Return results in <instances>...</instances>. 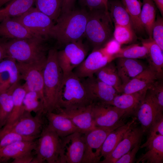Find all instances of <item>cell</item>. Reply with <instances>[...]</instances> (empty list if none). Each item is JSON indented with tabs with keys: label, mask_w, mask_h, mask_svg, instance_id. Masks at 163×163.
<instances>
[{
	"label": "cell",
	"mask_w": 163,
	"mask_h": 163,
	"mask_svg": "<svg viewBox=\"0 0 163 163\" xmlns=\"http://www.w3.org/2000/svg\"><path fill=\"white\" fill-rule=\"evenodd\" d=\"M57 51L55 48L49 49L43 70L46 113L57 110L59 93L63 77L58 62Z\"/></svg>",
	"instance_id": "cell-4"
},
{
	"label": "cell",
	"mask_w": 163,
	"mask_h": 163,
	"mask_svg": "<svg viewBox=\"0 0 163 163\" xmlns=\"http://www.w3.org/2000/svg\"><path fill=\"white\" fill-rule=\"evenodd\" d=\"M158 79L156 72L148 66L128 82L122 85L120 93L130 94L148 89Z\"/></svg>",
	"instance_id": "cell-21"
},
{
	"label": "cell",
	"mask_w": 163,
	"mask_h": 163,
	"mask_svg": "<svg viewBox=\"0 0 163 163\" xmlns=\"http://www.w3.org/2000/svg\"><path fill=\"white\" fill-rule=\"evenodd\" d=\"M113 37L121 45L131 43L137 38L133 30L116 24H114Z\"/></svg>",
	"instance_id": "cell-39"
},
{
	"label": "cell",
	"mask_w": 163,
	"mask_h": 163,
	"mask_svg": "<svg viewBox=\"0 0 163 163\" xmlns=\"http://www.w3.org/2000/svg\"><path fill=\"white\" fill-rule=\"evenodd\" d=\"M63 0H35L36 8L49 17L55 23L60 15Z\"/></svg>",
	"instance_id": "cell-36"
},
{
	"label": "cell",
	"mask_w": 163,
	"mask_h": 163,
	"mask_svg": "<svg viewBox=\"0 0 163 163\" xmlns=\"http://www.w3.org/2000/svg\"><path fill=\"white\" fill-rule=\"evenodd\" d=\"M75 0H63L61 13L70 12L73 8Z\"/></svg>",
	"instance_id": "cell-48"
},
{
	"label": "cell",
	"mask_w": 163,
	"mask_h": 163,
	"mask_svg": "<svg viewBox=\"0 0 163 163\" xmlns=\"http://www.w3.org/2000/svg\"><path fill=\"white\" fill-rule=\"evenodd\" d=\"M149 133H157L163 136V115L162 112L156 115L148 131Z\"/></svg>",
	"instance_id": "cell-44"
},
{
	"label": "cell",
	"mask_w": 163,
	"mask_h": 163,
	"mask_svg": "<svg viewBox=\"0 0 163 163\" xmlns=\"http://www.w3.org/2000/svg\"><path fill=\"white\" fill-rule=\"evenodd\" d=\"M25 110L36 113H45L44 106L40 97L36 92L27 91L23 100Z\"/></svg>",
	"instance_id": "cell-38"
},
{
	"label": "cell",
	"mask_w": 163,
	"mask_h": 163,
	"mask_svg": "<svg viewBox=\"0 0 163 163\" xmlns=\"http://www.w3.org/2000/svg\"><path fill=\"white\" fill-rule=\"evenodd\" d=\"M35 151L36 156L31 163H62L61 139L47 126L43 128L39 137Z\"/></svg>",
	"instance_id": "cell-6"
},
{
	"label": "cell",
	"mask_w": 163,
	"mask_h": 163,
	"mask_svg": "<svg viewBox=\"0 0 163 163\" xmlns=\"http://www.w3.org/2000/svg\"><path fill=\"white\" fill-rule=\"evenodd\" d=\"M142 45L145 46L148 51L147 58L149 67L156 72L159 79H163V51L152 39H144L140 38Z\"/></svg>",
	"instance_id": "cell-27"
},
{
	"label": "cell",
	"mask_w": 163,
	"mask_h": 163,
	"mask_svg": "<svg viewBox=\"0 0 163 163\" xmlns=\"http://www.w3.org/2000/svg\"><path fill=\"white\" fill-rule=\"evenodd\" d=\"M121 45L117 41L113 38L101 48L104 52L112 57L113 54L119 50L121 47Z\"/></svg>",
	"instance_id": "cell-46"
},
{
	"label": "cell",
	"mask_w": 163,
	"mask_h": 163,
	"mask_svg": "<svg viewBox=\"0 0 163 163\" xmlns=\"http://www.w3.org/2000/svg\"><path fill=\"white\" fill-rule=\"evenodd\" d=\"M61 138L62 163H82L85 149V133L76 132Z\"/></svg>",
	"instance_id": "cell-11"
},
{
	"label": "cell",
	"mask_w": 163,
	"mask_h": 163,
	"mask_svg": "<svg viewBox=\"0 0 163 163\" xmlns=\"http://www.w3.org/2000/svg\"><path fill=\"white\" fill-rule=\"evenodd\" d=\"M155 2L162 16L163 15V0H152Z\"/></svg>",
	"instance_id": "cell-50"
},
{
	"label": "cell",
	"mask_w": 163,
	"mask_h": 163,
	"mask_svg": "<svg viewBox=\"0 0 163 163\" xmlns=\"http://www.w3.org/2000/svg\"><path fill=\"white\" fill-rule=\"evenodd\" d=\"M157 101L160 110H163V82L162 79L156 80L149 88Z\"/></svg>",
	"instance_id": "cell-42"
},
{
	"label": "cell",
	"mask_w": 163,
	"mask_h": 163,
	"mask_svg": "<svg viewBox=\"0 0 163 163\" xmlns=\"http://www.w3.org/2000/svg\"><path fill=\"white\" fill-rule=\"evenodd\" d=\"M38 36L12 18H6L0 22V39L6 41Z\"/></svg>",
	"instance_id": "cell-20"
},
{
	"label": "cell",
	"mask_w": 163,
	"mask_h": 163,
	"mask_svg": "<svg viewBox=\"0 0 163 163\" xmlns=\"http://www.w3.org/2000/svg\"><path fill=\"white\" fill-rule=\"evenodd\" d=\"M162 112L148 89L143 101L134 115L145 133L148 132L157 115Z\"/></svg>",
	"instance_id": "cell-17"
},
{
	"label": "cell",
	"mask_w": 163,
	"mask_h": 163,
	"mask_svg": "<svg viewBox=\"0 0 163 163\" xmlns=\"http://www.w3.org/2000/svg\"><path fill=\"white\" fill-rule=\"evenodd\" d=\"M21 80L17 65L14 59L6 57L0 62V91L9 88Z\"/></svg>",
	"instance_id": "cell-24"
},
{
	"label": "cell",
	"mask_w": 163,
	"mask_h": 163,
	"mask_svg": "<svg viewBox=\"0 0 163 163\" xmlns=\"http://www.w3.org/2000/svg\"><path fill=\"white\" fill-rule=\"evenodd\" d=\"M39 137L24 136L13 132H7L0 137V148L17 142L33 141Z\"/></svg>",
	"instance_id": "cell-40"
},
{
	"label": "cell",
	"mask_w": 163,
	"mask_h": 163,
	"mask_svg": "<svg viewBox=\"0 0 163 163\" xmlns=\"http://www.w3.org/2000/svg\"><path fill=\"white\" fill-rule=\"evenodd\" d=\"M19 83L12 85L8 89L0 91V129L6 124L13 108V91Z\"/></svg>",
	"instance_id": "cell-32"
},
{
	"label": "cell",
	"mask_w": 163,
	"mask_h": 163,
	"mask_svg": "<svg viewBox=\"0 0 163 163\" xmlns=\"http://www.w3.org/2000/svg\"><path fill=\"white\" fill-rule=\"evenodd\" d=\"M81 79L94 103L110 104L115 97L120 94L113 87L99 80L94 75Z\"/></svg>",
	"instance_id": "cell-15"
},
{
	"label": "cell",
	"mask_w": 163,
	"mask_h": 163,
	"mask_svg": "<svg viewBox=\"0 0 163 163\" xmlns=\"http://www.w3.org/2000/svg\"><path fill=\"white\" fill-rule=\"evenodd\" d=\"M82 40L69 43L63 49L58 51V62L63 76L72 72L85 59L88 49Z\"/></svg>",
	"instance_id": "cell-10"
},
{
	"label": "cell",
	"mask_w": 163,
	"mask_h": 163,
	"mask_svg": "<svg viewBox=\"0 0 163 163\" xmlns=\"http://www.w3.org/2000/svg\"><path fill=\"white\" fill-rule=\"evenodd\" d=\"M26 92L23 85H21L19 83L14 88L12 94V110L5 125H9L13 123L24 111L23 100Z\"/></svg>",
	"instance_id": "cell-33"
},
{
	"label": "cell",
	"mask_w": 163,
	"mask_h": 163,
	"mask_svg": "<svg viewBox=\"0 0 163 163\" xmlns=\"http://www.w3.org/2000/svg\"><path fill=\"white\" fill-rule=\"evenodd\" d=\"M116 59V65L122 86L128 82L148 67L137 59L123 58Z\"/></svg>",
	"instance_id": "cell-22"
},
{
	"label": "cell",
	"mask_w": 163,
	"mask_h": 163,
	"mask_svg": "<svg viewBox=\"0 0 163 163\" xmlns=\"http://www.w3.org/2000/svg\"><path fill=\"white\" fill-rule=\"evenodd\" d=\"M43 113H36L24 110L22 114L11 124L5 125L0 129V137L8 132H13L27 136L39 137L43 129Z\"/></svg>",
	"instance_id": "cell-8"
},
{
	"label": "cell",
	"mask_w": 163,
	"mask_h": 163,
	"mask_svg": "<svg viewBox=\"0 0 163 163\" xmlns=\"http://www.w3.org/2000/svg\"><path fill=\"white\" fill-rule=\"evenodd\" d=\"M37 141L16 142L0 148V163H7L36 148Z\"/></svg>",
	"instance_id": "cell-26"
},
{
	"label": "cell",
	"mask_w": 163,
	"mask_h": 163,
	"mask_svg": "<svg viewBox=\"0 0 163 163\" xmlns=\"http://www.w3.org/2000/svg\"><path fill=\"white\" fill-rule=\"evenodd\" d=\"M35 0H12L0 9V22L6 18H13L26 12L35 3Z\"/></svg>",
	"instance_id": "cell-30"
},
{
	"label": "cell",
	"mask_w": 163,
	"mask_h": 163,
	"mask_svg": "<svg viewBox=\"0 0 163 163\" xmlns=\"http://www.w3.org/2000/svg\"><path fill=\"white\" fill-rule=\"evenodd\" d=\"M94 103L81 78L73 72L63 76L57 110H69L86 107Z\"/></svg>",
	"instance_id": "cell-3"
},
{
	"label": "cell",
	"mask_w": 163,
	"mask_h": 163,
	"mask_svg": "<svg viewBox=\"0 0 163 163\" xmlns=\"http://www.w3.org/2000/svg\"><path fill=\"white\" fill-rule=\"evenodd\" d=\"M46 113L48 121L47 126L60 138L75 132H82L69 119L60 113L49 112Z\"/></svg>",
	"instance_id": "cell-25"
},
{
	"label": "cell",
	"mask_w": 163,
	"mask_h": 163,
	"mask_svg": "<svg viewBox=\"0 0 163 163\" xmlns=\"http://www.w3.org/2000/svg\"><path fill=\"white\" fill-rule=\"evenodd\" d=\"M141 143L137 145L132 149L122 156L115 163H132L135 161L136 156L139 149Z\"/></svg>",
	"instance_id": "cell-45"
},
{
	"label": "cell",
	"mask_w": 163,
	"mask_h": 163,
	"mask_svg": "<svg viewBox=\"0 0 163 163\" xmlns=\"http://www.w3.org/2000/svg\"><path fill=\"white\" fill-rule=\"evenodd\" d=\"M152 39L163 51V18L158 15L153 25Z\"/></svg>",
	"instance_id": "cell-41"
},
{
	"label": "cell",
	"mask_w": 163,
	"mask_h": 163,
	"mask_svg": "<svg viewBox=\"0 0 163 163\" xmlns=\"http://www.w3.org/2000/svg\"><path fill=\"white\" fill-rule=\"evenodd\" d=\"M136 119L133 117L126 123L119 126L107 135L102 145L101 157L104 158L111 152L122 139L126 132L135 124Z\"/></svg>",
	"instance_id": "cell-28"
},
{
	"label": "cell",
	"mask_w": 163,
	"mask_h": 163,
	"mask_svg": "<svg viewBox=\"0 0 163 163\" xmlns=\"http://www.w3.org/2000/svg\"><path fill=\"white\" fill-rule=\"evenodd\" d=\"M148 89L130 94H120L115 97L110 105L123 110L126 116L134 114L143 101Z\"/></svg>",
	"instance_id": "cell-23"
},
{
	"label": "cell",
	"mask_w": 163,
	"mask_h": 163,
	"mask_svg": "<svg viewBox=\"0 0 163 163\" xmlns=\"http://www.w3.org/2000/svg\"><path fill=\"white\" fill-rule=\"evenodd\" d=\"M21 79L25 81L23 85L26 91L36 92L43 103L45 112L46 102L44 94L43 72L44 68L17 62Z\"/></svg>",
	"instance_id": "cell-13"
},
{
	"label": "cell",
	"mask_w": 163,
	"mask_h": 163,
	"mask_svg": "<svg viewBox=\"0 0 163 163\" xmlns=\"http://www.w3.org/2000/svg\"><path fill=\"white\" fill-rule=\"evenodd\" d=\"M82 4L87 7L89 11L97 9L108 10V0H79Z\"/></svg>",
	"instance_id": "cell-43"
},
{
	"label": "cell",
	"mask_w": 163,
	"mask_h": 163,
	"mask_svg": "<svg viewBox=\"0 0 163 163\" xmlns=\"http://www.w3.org/2000/svg\"><path fill=\"white\" fill-rule=\"evenodd\" d=\"M12 18L34 34L46 39L50 37L55 24L49 17L33 7L21 16Z\"/></svg>",
	"instance_id": "cell-9"
},
{
	"label": "cell",
	"mask_w": 163,
	"mask_h": 163,
	"mask_svg": "<svg viewBox=\"0 0 163 163\" xmlns=\"http://www.w3.org/2000/svg\"><path fill=\"white\" fill-rule=\"evenodd\" d=\"M34 156L32 152L24 154L13 159L12 163H31Z\"/></svg>",
	"instance_id": "cell-47"
},
{
	"label": "cell",
	"mask_w": 163,
	"mask_h": 163,
	"mask_svg": "<svg viewBox=\"0 0 163 163\" xmlns=\"http://www.w3.org/2000/svg\"><path fill=\"white\" fill-rule=\"evenodd\" d=\"M46 40L35 36L7 41L5 46L7 57L14 59L18 62L44 68L50 48L46 43Z\"/></svg>",
	"instance_id": "cell-1"
},
{
	"label": "cell",
	"mask_w": 163,
	"mask_h": 163,
	"mask_svg": "<svg viewBox=\"0 0 163 163\" xmlns=\"http://www.w3.org/2000/svg\"><path fill=\"white\" fill-rule=\"evenodd\" d=\"M144 133L141 127L134 126L126 132L113 151L99 163H115L122 156L141 143Z\"/></svg>",
	"instance_id": "cell-16"
},
{
	"label": "cell",
	"mask_w": 163,
	"mask_h": 163,
	"mask_svg": "<svg viewBox=\"0 0 163 163\" xmlns=\"http://www.w3.org/2000/svg\"><path fill=\"white\" fill-rule=\"evenodd\" d=\"M12 0H0V8Z\"/></svg>",
	"instance_id": "cell-51"
},
{
	"label": "cell",
	"mask_w": 163,
	"mask_h": 163,
	"mask_svg": "<svg viewBox=\"0 0 163 163\" xmlns=\"http://www.w3.org/2000/svg\"><path fill=\"white\" fill-rule=\"evenodd\" d=\"M121 2L129 14L135 33H142L144 29L141 20L142 3L140 0H121Z\"/></svg>",
	"instance_id": "cell-35"
},
{
	"label": "cell",
	"mask_w": 163,
	"mask_h": 163,
	"mask_svg": "<svg viewBox=\"0 0 163 163\" xmlns=\"http://www.w3.org/2000/svg\"><path fill=\"white\" fill-rule=\"evenodd\" d=\"M93 104L75 109L59 110L57 111L69 119L75 126L85 133L96 127L92 116Z\"/></svg>",
	"instance_id": "cell-19"
},
{
	"label": "cell",
	"mask_w": 163,
	"mask_h": 163,
	"mask_svg": "<svg viewBox=\"0 0 163 163\" xmlns=\"http://www.w3.org/2000/svg\"><path fill=\"white\" fill-rule=\"evenodd\" d=\"M92 116L96 127L110 128L121 121L126 113L113 105L95 103L92 104Z\"/></svg>",
	"instance_id": "cell-12"
},
{
	"label": "cell",
	"mask_w": 163,
	"mask_h": 163,
	"mask_svg": "<svg viewBox=\"0 0 163 163\" xmlns=\"http://www.w3.org/2000/svg\"><path fill=\"white\" fill-rule=\"evenodd\" d=\"M141 20L143 26L149 38L152 39L153 25L155 21L156 9L152 0H143Z\"/></svg>",
	"instance_id": "cell-34"
},
{
	"label": "cell",
	"mask_w": 163,
	"mask_h": 163,
	"mask_svg": "<svg viewBox=\"0 0 163 163\" xmlns=\"http://www.w3.org/2000/svg\"><path fill=\"white\" fill-rule=\"evenodd\" d=\"M6 41L0 39V62L7 57L5 46Z\"/></svg>",
	"instance_id": "cell-49"
},
{
	"label": "cell",
	"mask_w": 163,
	"mask_h": 163,
	"mask_svg": "<svg viewBox=\"0 0 163 163\" xmlns=\"http://www.w3.org/2000/svg\"><path fill=\"white\" fill-rule=\"evenodd\" d=\"M114 30L108 10L97 9L88 11L85 37L93 50L102 48L113 38Z\"/></svg>",
	"instance_id": "cell-5"
},
{
	"label": "cell",
	"mask_w": 163,
	"mask_h": 163,
	"mask_svg": "<svg viewBox=\"0 0 163 163\" xmlns=\"http://www.w3.org/2000/svg\"><path fill=\"white\" fill-rule=\"evenodd\" d=\"M125 124L122 120L110 128L95 127L85 133V149L82 163H99L102 145L108 134Z\"/></svg>",
	"instance_id": "cell-7"
},
{
	"label": "cell",
	"mask_w": 163,
	"mask_h": 163,
	"mask_svg": "<svg viewBox=\"0 0 163 163\" xmlns=\"http://www.w3.org/2000/svg\"><path fill=\"white\" fill-rule=\"evenodd\" d=\"M145 148V152L136 160V163H162L163 136L157 133H149L146 142L140 146Z\"/></svg>",
	"instance_id": "cell-18"
},
{
	"label": "cell",
	"mask_w": 163,
	"mask_h": 163,
	"mask_svg": "<svg viewBox=\"0 0 163 163\" xmlns=\"http://www.w3.org/2000/svg\"><path fill=\"white\" fill-rule=\"evenodd\" d=\"M107 6L110 16L114 24L134 30L130 17L121 1L120 0L108 1Z\"/></svg>",
	"instance_id": "cell-29"
},
{
	"label": "cell",
	"mask_w": 163,
	"mask_h": 163,
	"mask_svg": "<svg viewBox=\"0 0 163 163\" xmlns=\"http://www.w3.org/2000/svg\"><path fill=\"white\" fill-rule=\"evenodd\" d=\"M113 61L112 57L104 53L101 48L94 49L73 72L81 78L91 77L99 69Z\"/></svg>",
	"instance_id": "cell-14"
},
{
	"label": "cell",
	"mask_w": 163,
	"mask_h": 163,
	"mask_svg": "<svg viewBox=\"0 0 163 163\" xmlns=\"http://www.w3.org/2000/svg\"><path fill=\"white\" fill-rule=\"evenodd\" d=\"M88 11L85 9L61 13L52 29L50 37L66 45L85 37Z\"/></svg>",
	"instance_id": "cell-2"
},
{
	"label": "cell",
	"mask_w": 163,
	"mask_h": 163,
	"mask_svg": "<svg viewBox=\"0 0 163 163\" xmlns=\"http://www.w3.org/2000/svg\"><path fill=\"white\" fill-rule=\"evenodd\" d=\"M148 56V51L145 46H139L138 44H133L121 47L112 57L113 60L120 58L138 59L147 58Z\"/></svg>",
	"instance_id": "cell-37"
},
{
	"label": "cell",
	"mask_w": 163,
	"mask_h": 163,
	"mask_svg": "<svg viewBox=\"0 0 163 163\" xmlns=\"http://www.w3.org/2000/svg\"><path fill=\"white\" fill-rule=\"evenodd\" d=\"M94 75L98 80L113 87L120 93L122 84L116 65L112 61L101 68Z\"/></svg>",
	"instance_id": "cell-31"
}]
</instances>
